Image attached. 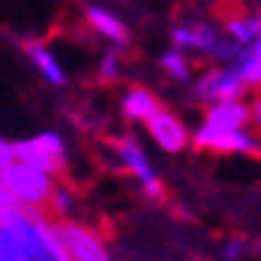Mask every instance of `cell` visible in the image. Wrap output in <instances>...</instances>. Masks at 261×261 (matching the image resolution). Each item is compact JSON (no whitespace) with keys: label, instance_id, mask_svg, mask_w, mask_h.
Segmentation results:
<instances>
[{"label":"cell","instance_id":"cell-1","mask_svg":"<svg viewBox=\"0 0 261 261\" xmlns=\"http://www.w3.org/2000/svg\"><path fill=\"white\" fill-rule=\"evenodd\" d=\"M0 261H69L59 218L47 208L13 205L0 215Z\"/></svg>","mask_w":261,"mask_h":261},{"label":"cell","instance_id":"cell-2","mask_svg":"<svg viewBox=\"0 0 261 261\" xmlns=\"http://www.w3.org/2000/svg\"><path fill=\"white\" fill-rule=\"evenodd\" d=\"M0 184L10 190V196L19 205H31V208H47L50 196L56 190V177L28 165L22 159H13L10 165L0 171Z\"/></svg>","mask_w":261,"mask_h":261},{"label":"cell","instance_id":"cell-3","mask_svg":"<svg viewBox=\"0 0 261 261\" xmlns=\"http://www.w3.org/2000/svg\"><path fill=\"white\" fill-rule=\"evenodd\" d=\"M16 149V159L28 162L53 177H59L65 171V140L56 134V130H41L35 137H25L19 143H13Z\"/></svg>","mask_w":261,"mask_h":261},{"label":"cell","instance_id":"cell-4","mask_svg":"<svg viewBox=\"0 0 261 261\" xmlns=\"http://www.w3.org/2000/svg\"><path fill=\"white\" fill-rule=\"evenodd\" d=\"M112 149H115V155L121 162V168L127 174H134V180L143 187V193L149 196V199H162V180L152 171V165H149V159H146L140 140L130 137V134H124V137H115L112 140Z\"/></svg>","mask_w":261,"mask_h":261},{"label":"cell","instance_id":"cell-5","mask_svg":"<svg viewBox=\"0 0 261 261\" xmlns=\"http://www.w3.org/2000/svg\"><path fill=\"white\" fill-rule=\"evenodd\" d=\"M246 90H249V84L240 75L237 62H224L221 69L205 72L199 81L193 84V96H196V100H205V103H215V100H240Z\"/></svg>","mask_w":261,"mask_h":261},{"label":"cell","instance_id":"cell-6","mask_svg":"<svg viewBox=\"0 0 261 261\" xmlns=\"http://www.w3.org/2000/svg\"><path fill=\"white\" fill-rule=\"evenodd\" d=\"M59 237H62V246L69 252L72 261H106L109 258V249L103 243V237L90 230V227L78 224V221H69V218H59Z\"/></svg>","mask_w":261,"mask_h":261},{"label":"cell","instance_id":"cell-7","mask_svg":"<svg viewBox=\"0 0 261 261\" xmlns=\"http://www.w3.org/2000/svg\"><path fill=\"white\" fill-rule=\"evenodd\" d=\"M193 146L199 149H215V152H240V155H261V143L249 134L246 127H230L218 130L208 124H199V130L193 134Z\"/></svg>","mask_w":261,"mask_h":261},{"label":"cell","instance_id":"cell-8","mask_svg":"<svg viewBox=\"0 0 261 261\" xmlns=\"http://www.w3.org/2000/svg\"><path fill=\"white\" fill-rule=\"evenodd\" d=\"M146 127H149V137L155 140V146H159L162 152H180V149L190 143L187 124H184L174 112H168V109H159V112L146 121Z\"/></svg>","mask_w":261,"mask_h":261},{"label":"cell","instance_id":"cell-9","mask_svg":"<svg viewBox=\"0 0 261 261\" xmlns=\"http://www.w3.org/2000/svg\"><path fill=\"white\" fill-rule=\"evenodd\" d=\"M252 121V106H246L243 100H215L205 112V121L208 127H218V130H230V127H246Z\"/></svg>","mask_w":261,"mask_h":261},{"label":"cell","instance_id":"cell-10","mask_svg":"<svg viewBox=\"0 0 261 261\" xmlns=\"http://www.w3.org/2000/svg\"><path fill=\"white\" fill-rule=\"evenodd\" d=\"M159 109H162L159 106V96L152 90H146V87H130L121 96V112H124L127 121H143L146 124Z\"/></svg>","mask_w":261,"mask_h":261},{"label":"cell","instance_id":"cell-11","mask_svg":"<svg viewBox=\"0 0 261 261\" xmlns=\"http://www.w3.org/2000/svg\"><path fill=\"white\" fill-rule=\"evenodd\" d=\"M25 53H28L31 65L38 69V75H41L50 87H62L65 81H69V78H65V72H62V65H59V59H56L41 41H28V44H25Z\"/></svg>","mask_w":261,"mask_h":261},{"label":"cell","instance_id":"cell-12","mask_svg":"<svg viewBox=\"0 0 261 261\" xmlns=\"http://www.w3.org/2000/svg\"><path fill=\"white\" fill-rule=\"evenodd\" d=\"M84 19L90 22V28L96 31V35H103L106 41H112V44H127V28H124V22H121L115 13H109V10H103V7H87V10H84Z\"/></svg>","mask_w":261,"mask_h":261},{"label":"cell","instance_id":"cell-13","mask_svg":"<svg viewBox=\"0 0 261 261\" xmlns=\"http://www.w3.org/2000/svg\"><path fill=\"white\" fill-rule=\"evenodd\" d=\"M227 35L240 47H252L261 38V19L258 16H230L227 19Z\"/></svg>","mask_w":261,"mask_h":261},{"label":"cell","instance_id":"cell-14","mask_svg":"<svg viewBox=\"0 0 261 261\" xmlns=\"http://www.w3.org/2000/svg\"><path fill=\"white\" fill-rule=\"evenodd\" d=\"M237 69H240V75L246 78V84L261 93V38H258L252 47L243 50V56L237 59Z\"/></svg>","mask_w":261,"mask_h":261},{"label":"cell","instance_id":"cell-15","mask_svg":"<svg viewBox=\"0 0 261 261\" xmlns=\"http://www.w3.org/2000/svg\"><path fill=\"white\" fill-rule=\"evenodd\" d=\"M159 65H162V72H165L171 81H190V59H187L184 50H177V47L165 50L162 59H159Z\"/></svg>","mask_w":261,"mask_h":261},{"label":"cell","instance_id":"cell-16","mask_svg":"<svg viewBox=\"0 0 261 261\" xmlns=\"http://www.w3.org/2000/svg\"><path fill=\"white\" fill-rule=\"evenodd\" d=\"M100 78L103 81H118L121 78V59L118 53H106L103 62H100Z\"/></svg>","mask_w":261,"mask_h":261},{"label":"cell","instance_id":"cell-17","mask_svg":"<svg viewBox=\"0 0 261 261\" xmlns=\"http://www.w3.org/2000/svg\"><path fill=\"white\" fill-rule=\"evenodd\" d=\"M13 159H16V149H13V143L0 137V171H4V168L10 165V162H13Z\"/></svg>","mask_w":261,"mask_h":261},{"label":"cell","instance_id":"cell-18","mask_svg":"<svg viewBox=\"0 0 261 261\" xmlns=\"http://www.w3.org/2000/svg\"><path fill=\"white\" fill-rule=\"evenodd\" d=\"M221 255H224V258H243V255H246V243H243V240L227 243V249H224Z\"/></svg>","mask_w":261,"mask_h":261},{"label":"cell","instance_id":"cell-19","mask_svg":"<svg viewBox=\"0 0 261 261\" xmlns=\"http://www.w3.org/2000/svg\"><path fill=\"white\" fill-rule=\"evenodd\" d=\"M252 124L261 130V96H258V100L252 103Z\"/></svg>","mask_w":261,"mask_h":261},{"label":"cell","instance_id":"cell-20","mask_svg":"<svg viewBox=\"0 0 261 261\" xmlns=\"http://www.w3.org/2000/svg\"><path fill=\"white\" fill-rule=\"evenodd\" d=\"M258 252H261V240H258Z\"/></svg>","mask_w":261,"mask_h":261},{"label":"cell","instance_id":"cell-21","mask_svg":"<svg viewBox=\"0 0 261 261\" xmlns=\"http://www.w3.org/2000/svg\"><path fill=\"white\" fill-rule=\"evenodd\" d=\"M258 19H261V10H258Z\"/></svg>","mask_w":261,"mask_h":261}]
</instances>
